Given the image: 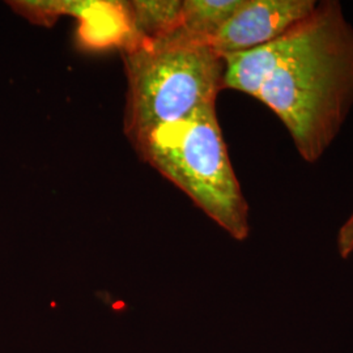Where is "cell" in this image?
<instances>
[{"instance_id": "cell-1", "label": "cell", "mask_w": 353, "mask_h": 353, "mask_svg": "<svg viewBox=\"0 0 353 353\" xmlns=\"http://www.w3.org/2000/svg\"><path fill=\"white\" fill-rule=\"evenodd\" d=\"M288 50L255 99L287 127L299 154L316 163L353 108V26L336 0L288 32Z\"/></svg>"}, {"instance_id": "cell-2", "label": "cell", "mask_w": 353, "mask_h": 353, "mask_svg": "<svg viewBox=\"0 0 353 353\" xmlns=\"http://www.w3.org/2000/svg\"><path fill=\"white\" fill-rule=\"evenodd\" d=\"M128 93L125 131L135 143L153 128L216 105L224 79V59L208 42L182 30L153 41H127Z\"/></svg>"}, {"instance_id": "cell-3", "label": "cell", "mask_w": 353, "mask_h": 353, "mask_svg": "<svg viewBox=\"0 0 353 353\" xmlns=\"http://www.w3.org/2000/svg\"><path fill=\"white\" fill-rule=\"evenodd\" d=\"M132 144L144 161L188 194L233 239L249 237V204L230 163L216 105L156 127Z\"/></svg>"}, {"instance_id": "cell-4", "label": "cell", "mask_w": 353, "mask_h": 353, "mask_svg": "<svg viewBox=\"0 0 353 353\" xmlns=\"http://www.w3.org/2000/svg\"><path fill=\"white\" fill-rule=\"evenodd\" d=\"M316 0H243L210 45L221 58L284 36L316 10Z\"/></svg>"}, {"instance_id": "cell-5", "label": "cell", "mask_w": 353, "mask_h": 353, "mask_svg": "<svg viewBox=\"0 0 353 353\" xmlns=\"http://www.w3.org/2000/svg\"><path fill=\"white\" fill-rule=\"evenodd\" d=\"M242 4L243 0H185L178 29L210 43Z\"/></svg>"}, {"instance_id": "cell-6", "label": "cell", "mask_w": 353, "mask_h": 353, "mask_svg": "<svg viewBox=\"0 0 353 353\" xmlns=\"http://www.w3.org/2000/svg\"><path fill=\"white\" fill-rule=\"evenodd\" d=\"M131 10V37L128 41H153L173 33L179 26L182 1H132Z\"/></svg>"}, {"instance_id": "cell-7", "label": "cell", "mask_w": 353, "mask_h": 353, "mask_svg": "<svg viewBox=\"0 0 353 353\" xmlns=\"http://www.w3.org/2000/svg\"><path fill=\"white\" fill-rule=\"evenodd\" d=\"M336 248L343 259H347L353 254V212L341 225L338 237H336Z\"/></svg>"}]
</instances>
